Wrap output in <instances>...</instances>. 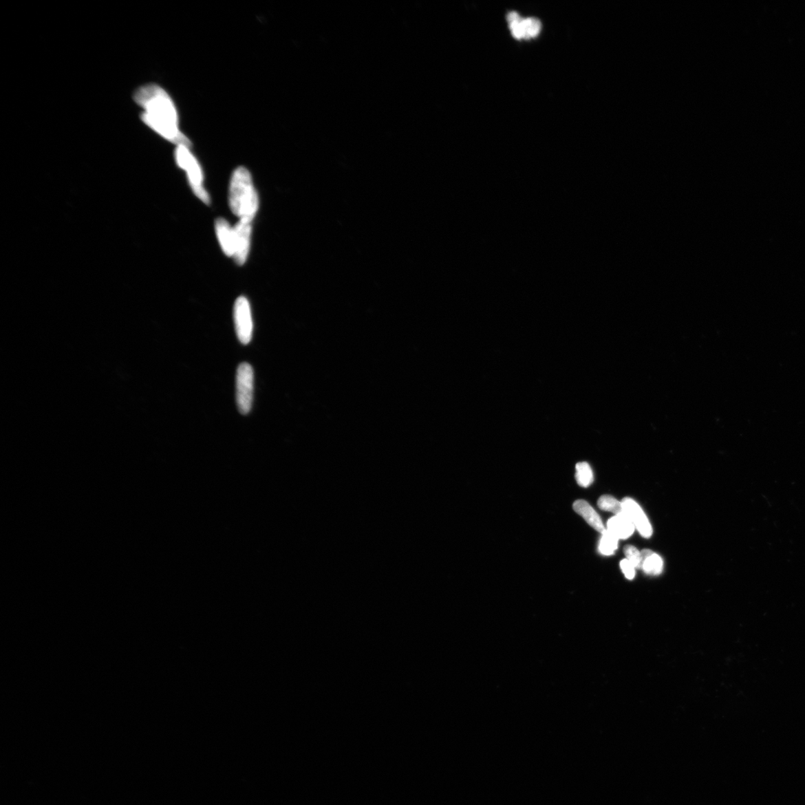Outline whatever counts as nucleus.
<instances>
[{
  "label": "nucleus",
  "instance_id": "nucleus-1",
  "mask_svg": "<svg viewBox=\"0 0 805 805\" xmlns=\"http://www.w3.org/2000/svg\"><path fill=\"white\" fill-rule=\"evenodd\" d=\"M133 100L142 107L141 119L161 138L177 146L191 147V142L179 129L176 107L167 92L156 85L137 89Z\"/></svg>",
  "mask_w": 805,
  "mask_h": 805
},
{
  "label": "nucleus",
  "instance_id": "nucleus-2",
  "mask_svg": "<svg viewBox=\"0 0 805 805\" xmlns=\"http://www.w3.org/2000/svg\"><path fill=\"white\" fill-rule=\"evenodd\" d=\"M228 200L231 211L239 220L252 223L259 208V198L246 168L238 167L233 173Z\"/></svg>",
  "mask_w": 805,
  "mask_h": 805
},
{
  "label": "nucleus",
  "instance_id": "nucleus-3",
  "mask_svg": "<svg viewBox=\"0 0 805 805\" xmlns=\"http://www.w3.org/2000/svg\"><path fill=\"white\" fill-rule=\"evenodd\" d=\"M175 158L179 167L186 173L188 181L195 195L206 204H210L211 199L203 185V173L198 160L192 154L189 147L177 146Z\"/></svg>",
  "mask_w": 805,
  "mask_h": 805
},
{
  "label": "nucleus",
  "instance_id": "nucleus-4",
  "mask_svg": "<svg viewBox=\"0 0 805 805\" xmlns=\"http://www.w3.org/2000/svg\"><path fill=\"white\" fill-rule=\"evenodd\" d=\"M237 404L239 413L247 415L252 409L254 396V371L247 363H241L236 378Z\"/></svg>",
  "mask_w": 805,
  "mask_h": 805
},
{
  "label": "nucleus",
  "instance_id": "nucleus-5",
  "mask_svg": "<svg viewBox=\"0 0 805 805\" xmlns=\"http://www.w3.org/2000/svg\"><path fill=\"white\" fill-rule=\"evenodd\" d=\"M234 318L239 341L243 345L249 344L253 339V321L250 304L246 297H240L236 300Z\"/></svg>",
  "mask_w": 805,
  "mask_h": 805
},
{
  "label": "nucleus",
  "instance_id": "nucleus-6",
  "mask_svg": "<svg viewBox=\"0 0 805 805\" xmlns=\"http://www.w3.org/2000/svg\"><path fill=\"white\" fill-rule=\"evenodd\" d=\"M621 503L623 512L630 517L635 529H637L643 538H650L652 535V528L641 507L630 497L623 499Z\"/></svg>",
  "mask_w": 805,
  "mask_h": 805
},
{
  "label": "nucleus",
  "instance_id": "nucleus-7",
  "mask_svg": "<svg viewBox=\"0 0 805 805\" xmlns=\"http://www.w3.org/2000/svg\"><path fill=\"white\" fill-rule=\"evenodd\" d=\"M235 235V253L234 258L239 265H244L248 256L252 223L239 220L234 227Z\"/></svg>",
  "mask_w": 805,
  "mask_h": 805
},
{
  "label": "nucleus",
  "instance_id": "nucleus-8",
  "mask_svg": "<svg viewBox=\"0 0 805 805\" xmlns=\"http://www.w3.org/2000/svg\"><path fill=\"white\" fill-rule=\"evenodd\" d=\"M215 228L223 253L228 257H234L235 253L234 227H231L225 219L219 218L216 221Z\"/></svg>",
  "mask_w": 805,
  "mask_h": 805
},
{
  "label": "nucleus",
  "instance_id": "nucleus-9",
  "mask_svg": "<svg viewBox=\"0 0 805 805\" xmlns=\"http://www.w3.org/2000/svg\"><path fill=\"white\" fill-rule=\"evenodd\" d=\"M607 526L608 530L619 540L629 539L635 530L630 517L624 512L610 518L607 522Z\"/></svg>",
  "mask_w": 805,
  "mask_h": 805
},
{
  "label": "nucleus",
  "instance_id": "nucleus-10",
  "mask_svg": "<svg viewBox=\"0 0 805 805\" xmlns=\"http://www.w3.org/2000/svg\"><path fill=\"white\" fill-rule=\"evenodd\" d=\"M575 511L583 517L586 522L594 529L602 534L606 530L601 520V517L597 513L594 508L587 501L577 500L574 504Z\"/></svg>",
  "mask_w": 805,
  "mask_h": 805
},
{
  "label": "nucleus",
  "instance_id": "nucleus-11",
  "mask_svg": "<svg viewBox=\"0 0 805 805\" xmlns=\"http://www.w3.org/2000/svg\"><path fill=\"white\" fill-rule=\"evenodd\" d=\"M641 552L643 561L642 570L650 576L660 575L663 571V560L658 554L650 550H643Z\"/></svg>",
  "mask_w": 805,
  "mask_h": 805
},
{
  "label": "nucleus",
  "instance_id": "nucleus-12",
  "mask_svg": "<svg viewBox=\"0 0 805 805\" xmlns=\"http://www.w3.org/2000/svg\"><path fill=\"white\" fill-rule=\"evenodd\" d=\"M619 540L611 532L605 530L599 541V552L604 556H612L619 547Z\"/></svg>",
  "mask_w": 805,
  "mask_h": 805
},
{
  "label": "nucleus",
  "instance_id": "nucleus-13",
  "mask_svg": "<svg viewBox=\"0 0 805 805\" xmlns=\"http://www.w3.org/2000/svg\"><path fill=\"white\" fill-rule=\"evenodd\" d=\"M576 480L581 487L588 488L594 481L592 468L586 462L577 463L576 465Z\"/></svg>",
  "mask_w": 805,
  "mask_h": 805
},
{
  "label": "nucleus",
  "instance_id": "nucleus-14",
  "mask_svg": "<svg viewBox=\"0 0 805 805\" xmlns=\"http://www.w3.org/2000/svg\"><path fill=\"white\" fill-rule=\"evenodd\" d=\"M598 506L605 512L619 515L623 512L622 503L611 495H603L598 500Z\"/></svg>",
  "mask_w": 805,
  "mask_h": 805
},
{
  "label": "nucleus",
  "instance_id": "nucleus-15",
  "mask_svg": "<svg viewBox=\"0 0 805 805\" xmlns=\"http://www.w3.org/2000/svg\"><path fill=\"white\" fill-rule=\"evenodd\" d=\"M524 39L529 40L537 37L541 30V23L536 18H526L522 20Z\"/></svg>",
  "mask_w": 805,
  "mask_h": 805
},
{
  "label": "nucleus",
  "instance_id": "nucleus-16",
  "mask_svg": "<svg viewBox=\"0 0 805 805\" xmlns=\"http://www.w3.org/2000/svg\"><path fill=\"white\" fill-rule=\"evenodd\" d=\"M623 551L626 559L632 564L635 569H642L641 552L636 548L632 545H626Z\"/></svg>",
  "mask_w": 805,
  "mask_h": 805
},
{
  "label": "nucleus",
  "instance_id": "nucleus-17",
  "mask_svg": "<svg viewBox=\"0 0 805 805\" xmlns=\"http://www.w3.org/2000/svg\"><path fill=\"white\" fill-rule=\"evenodd\" d=\"M621 568L626 578L633 579L635 576V568L627 559H623L621 562Z\"/></svg>",
  "mask_w": 805,
  "mask_h": 805
}]
</instances>
